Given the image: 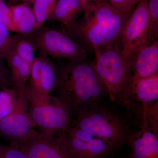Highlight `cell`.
<instances>
[{"label":"cell","mask_w":158,"mask_h":158,"mask_svg":"<svg viewBox=\"0 0 158 158\" xmlns=\"http://www.w3.org/2000/svg\"><path fill=\"white\" fill-rule=\"evenodd\" d=\"M84 12L81 19L66 27L69 37L94 53L111 46L121 47L127 16L107 2H91Z\"/></svg>","instance_id":"cell-1"},{"label":"cell","mask_w":158,"mask_h":158,"mask_svg":"<svg viewBox=\"0 0 158 158\" xmlns=\"http://www.w3.org/2000/svg\"><path fill=\"white\" fill-rule=\"evenodd\" d=\"M58 98L70 112L97 105L107 90L99 77L93 63L71 62L59 71L56 75Z\"/></svg>","instance_id":"cell-2"},{"label":"cell","mask_w":158,"mask_h":158,"mask_svg":"<svg viewBox=\"0 0 158 158\" xmlns=\"http://www.w3.org/2000/svg\"><path fill=\"white\" fill-rule=\"evenodd\" d=\"M95 55L94 69L106 87L110 100L115 102L131 77L129 62L118 45L108 47Z\"/></svg>","instance_id":"cell-3"},{"label":"cell","mask_w":158,"mask_h":158,"mask_svg":"<svg viewBox=\"0 0 158 158\" xmlns=\"http://www.w3.org/2000/svg\"><path fill=\"white\" fill-rule=\"evenodd\" d=\"M26 95L30 103V117L34 126L40 130V132L53 138L67 131L70 123V112L58 97L50 94Z\"/></svg>","instance_id":"cell-4"},{"label":"cell","mask_w":158,"mask_h":158,"mask_svg":"<svg viewBox=\"0 0 158 158\" xmlns=\"http://www.w3.org/2000/svg\"><path fill=\"white\" fill-rule=\"evenodd\" d=\"M85 107L78 112L73 125L103 140L112 148L118 147L126 136V127L113 113L96 107Z\"/></svg>","instance_id":"cell-5"},{"label":"cell","mask_w":158,"mask_h":158,"mask_svg":"<svg viewBox=\"0 0 158 158\" xmlns=\"http://www.w3.org/2000/svg\"><path fill=\"white\" fill-rule=\"evenodd\" d=\"M29 40L41 56L65 58L71 62H84L87 58L85 48L67 33L56 29L43 27L31 34Z\"/></svg>","instance_id":"cell-6"},{"label":"cell","mask_w":158,"mask_h":158,"mask_svg":"<svg viewBox=\"0 0 158 158\" xmlns=\"http://www.w3.org/2000/svg\"><path fill=\"white\" fill-rule=\"evenodd\" d=\"M148 30V0H141L128 19L122 34L121 48L126 58L140 47L150 44Z\"/></svg>","instance_id":"cell-7"},{"label":"cell","mask_w":158,"mask_h":158,"mask_svg":"<svg viewBox=\"0 0 158 158\" xmlns=\"http://www.w3.org/2000/svg\"><path fill=\"white\" fill-rule=\"evenodd\" d=\"M28 101L25 92L19 94L14 110L0 120V138L11 145L19 146L34 127L29 112Z\"/></svg>","instance_id":"cell-8"},{"label":"cell","mask_w":158,"mask_h":158,"mask_svg":"<svg viewBox=\"0 0 158 158\" xmlns=\"http://www.w3.org/2000/svg\"><path fill=\"white\" fill-rule=\"evenodd\" d=\"M18 147L28 158H72L59 135L51 138L34 129Z\"/></svg>","instance_id":"cell-9"},{"label":"cell","mask_w":158,"mask_h":158,"mask_svg":"<svg viewBox=\"0 0 158 158\" xmlns=\"http://www.w3.org/2000/svg\"><path fill=\"white\" fill-rule=\"evenodd\" d=\"M56 74L55 66L48 57L35 58L31 66L26 86V94L39 96L50 95L56 86Z\"/></svg>","instance_id":"cell-10"},{"label":"cell","mask_w":158,"mask_h":158,"mask_svg":"<svg viewBox=\"0 0 158 158\" xmlns=\"http://www.w3.org/2000/svg\"><path fill=\"white\" fill-rule=\"evenodd\" d=\"M119 98L127 105L143 106L158 102V73L143 78L131 77Z\"/></svg>","instance_id":"cell-11"},{"label":"cell","mask_w":158,"mask_h":158,"mask_svg":"<svg viewBox=\"0 0 158 158\" xmlns=\"http://www.w3.org/2000/svg\"><path fill=\"white\" fill-rule=\"evenodd\" d=\"M127 59L133 78H143L158 73V40L140 47Z\"/></svg>","instance_id":"cell-12"},{"label":"cell","mask_w":158,"mask_h":158,"mask_svg":"<svg viewBox=\"0 0 158 158\" xmlns=\"http://www.w3.org/2000/svg\"><path fill=\"white\" fill-rule=\"evenodd\" d=\"M59 135L72 158H106L112 149L106 142L96 137L81 141L66 131Z\"/></svg>","instance_id":"cell-13"},{"label":"cell","mask_w":158,"mask_h":158,"mask_svg":"<svg viewBox=\"0 0 158 158\" xmlns=\"http://www.w3.org/2000/svg\"><path fill=\"white\" fill-rule=\"evenodd\" d=\"M158 137L147 126L142 124L140 131L129 139V158H158Z\"/></svg>","instance_id":"cell-14"},{"label":"cell","mask_w":158,"mask_h":158,"mask_svg":"<svg viewBox=\"0 0 158 158\" xmlns=\"http://www.w3.org/2000/svg\"><path fill=\"white\" fill-rule=\"evenodd\" d=\"M5 60L10 73L12 88L16 90L18 94L25 92L31 65L19 58L14 49Z\"/></svg>","instance_id":"cell-15"},{"label":"cell","mask_w":158,"mask_h":158,"mask_svg":"<svg viewBox=\"0 0 158 158\" xmlns=\"http://www.w3.org/2000/svg\"><path fill=\"white\" fill-rule=\"evenodd\" d=\"M9 6L17 33L30 34L35 31L36 18L29 4L24 2L15 5L10 4Z\"/></svg>","instance_id":"cell-16"},{"label":"cell","mask_w":158,"mask_h":158,"mask_svg":"<svg viewBox=\"0 0 158 158\" xmlns=\"http://www.w3.org/2000/svg\"><path fill=\"white\" fill-rule=\"evenodd\" d=\"M84 12L81 0H57L50 19L67 27L74 22L80 13Z\"/></svg>","instance_id":"cell-17"},{"label":"cell","mask_w":158,"mask_h":158,"mask_svg":"<svg viewBox=\"0 0 158 158\" xmlns=\"http://www.w3.org/2000/svg\"><path fill=\"white\" fill-rule=\"evenodd\" d=\"M57 0H35L33 11L36 18L35 31L50 19L56 5Z\"/></svg>","instance_id":"cell-18"},{"label":"cell","mask_w":158,"mask_h":158,"mask_svg":"<svg viewBox=\"0 0 158 158\" xmlns=\"http://www.w3.org/2000/svg\"><path fill=\"white\" fill-rule=\"evenodd\" d=\"M18 94L13 88H4L0 90V120L13 111L17 104Z\"/></svg>","instance_id":"cell-19"},{"label":"cell","mask_w":158,"mask_h":158,"mask_svg":"<svg viewBox=\"0 0 158 158\" xmlns=\"http://www.w3.org/2000/svg\"><path fill=\"white\" fill-rule=\"evenodd\" d=\"M6 27L0 24V55L6 59L14 49L18 41L22 38L21 35L12 36Z\"/></svg>","instance_id":"cell-20"},{"label":"cell","mask_w":158,"mask_h":158,"mask_svg":"<svg viewBox=\"0 0 158 158\" xmlns=\"http://www.w3.org/2000/svg\"><path fill=\"white\" fill-rule=\"evenodd\" d=\"M149 30L148 40L150 43L158 40V0H148Z\"/></svg>","instance_id":"cell-21"},{"label":"cell","mask_w":158,"mask_h":158,"mask_svg":"<svg viewBox=\"0 0 158 158\" xmlns=\"http://www.w3.org/2000/svg\"><path fill=\"white\" fill-rule=\"evenodd\" d=\"M35 50L31 41L23 38L18 41L14 48L15 53L19 57L31 65L36 58Z\"/></svg>","instance_id":"cell-22"},{"label":"cell","mask_w":158,"mask_h":158,"mask_svg":"<svg viewBox=\"0 0 158 158\" xmlns=\"http://www.w3.org/2000/svg\"><path fill=\"white\" fill-rule=\"evenodd\" d=\"M0 24L6 27L9 31L17 33L12 18L9 5L4 0H0Z\"/></svg>","instance_id":"cell-23"},{"label":"cell","mask_w":158,"mask_h":158,"mask_svg":"<svg viewBox=\"0 0 158 158\" xmlns=\"http://www.w3.org/2000/svg\"><path fill=\"white\" fill-rule=\"evenodd\" d=\"M141 0H108L109 3L116 9L129 17L137 4Z\"/></svg>","instance_id":"cell-24"},{"label":"cell","mask_w":158,"mask_h":158,"mask_svg":"<svg viewBox=\"0 0 158 158\" xmlns=\"http://www.w3.org/2000/svg\"><path fill=\"white\" fill-rule=\"evenodd\" d=\"M5 59L0 55V90L8 87L10 80L9 69L5 64Z\"/></svg>","instance_id":"cell-25"},{"label":"cell","mask_w":158,"mask_h":158,"mask_svg":"<svg viewBox=\"0 0 158 158\" xmlns=\"http://www.w3.org/2000/svg\"><path fill=\"white\" fill-rule=\"evenodd\" d=\"M81 2L82 6H83L84 12L91 2L90 0H81Z\"/></svg>","instance_id":"cell-26"},{"label":"cell","mask_w":158,"mask_h":158,"mask_svg":"<svg viewBox=\"0 0 158 158\" xmlns=\"http://www.w3.org/2000/svg\"><path fill=\"white\" fill-rule=\"evenodd\" d=\"M35 0H20V1L23 2L27 3V4H33Z\"/></svg>","instance_id":"cell-27"},{"label":"cell","mask_w":158,"mask_h":158,"mask_svg":"<svg viewBox=\"0 0 158 158\" xmlns=\"http://www.w3.org/2000/svg\"><path fill=\"white\" fill-rule=\"evenodd\" d=\"M91 2H107V0H90Z\"/></svg>","instance_id":"cell-28"},{"label":"cell","mask_w":158,"mask_h":158,"mask_svg":"<svg viewBox=\"0 0 158 158\" xmlns=\"http://www.w3.org/2000/svg\"><path fill=\"white\" fill-rule=\"evenodd\" d=\"M9 2L11 3V5H13L16 2H19V0H9Z\"/></svg>","instance_id":"cell-29"}]
</instances>
